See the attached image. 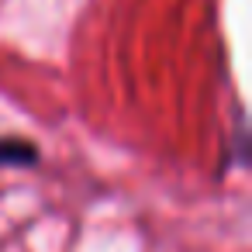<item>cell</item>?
<instances>
[{"label": "cell", "instance_id": "obj_1", "mask_svg": "<svg viewBox=\"0 0 252 252\" xmlns=\"http://www.w3.org/2000/svg\"><path fill=\"white\" fill-rule=\"evenodd\" d=\"M35 162V145L28 142H0V166H28Z\"/></svg>", "mask_w": 252, "mask_h": 252}]
</instances>
